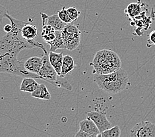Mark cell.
Returning a JSON list of instances; mask_svg holds the SVG:
<instances>
[{"label":"cell","instance_id":"obj_13","mask_svg":"<svg viewBox=\"0 0 155 137\" xmlns=\"http://www.w3.org/2000/svg\"><path fill=\"white\" fill-rule=\"evenodd\" d=\"M75 64L73 58L69 55H66L64 56L63 64L61 67V77H65L66 75L75 69Z\"/></svg>","mask_w":155,"mask_h":137},{"label":"cell","instance_id":"obj_11","mask_svg":"<svg viewBox=\"0 0 155 137\" xmlns=\"http://www.w3.org/2000/svg\"><path fill=\"white\" fill-rule=\"evenodd\" d=\"M64 60L63 52L56 53L55 51H50L49 54V60L51 65L56 70L58 75L60 77L61 72V67Z\"/></svg>","mask_w":155,"mask_h":137},{"label":"cell","instance_id":"obj_6","mask_svg":"<svg viewBox=\"0 0 155 137\" xmlns=\"http://www.w3.org/2000/svg\"><path fill=\"white\" fill-rule=\"evenodd\" d=\"M132 137H155V124L149 121H143L136 124L129 135Z\"/></svg>","mask_w":155,"mask_h":137},{"label":"cell","instance_id":"obj_16","mask_svg":"<svg viewBox=\"0 0 155 137\" xmlns=\"http://www.w3.org/2000/svg\"><path fill=\"white\" fill-rule=\"evenodd\" d=\"M31 96L33 98L44 99V100H50L51 99V95L44 84H39L37 88L32 92Z\"/></svg>","mask_w":155,"mask_h":137},{"label":"cell","instance_id":"obj_21","mask_svg":"<svg viewBox=\"0 0 155 137\" xmlns=\"http://www.w3.org/2000/svg\"><path fill=\"white\" fill-rule=\"evenodd\" d=\"M58 15L59 17L60 18V19L62 21H64V23H67V24H70V23H73V21L71 19V18L69 17L67 10H66V8L65 7H63L61 10L58 11Z\"/></svg>","mask_w":155,"mask_h":137},{"label":"cell","instance_id":"obj_12","mask_svg":"<svg viewBox=\"0 0 155 137\" xmlns=\"http://www.w3.org/2000/svg\"><path fill=\"white\" fill-rule=\"evenodd\" d=\"M21 35L26 40H34L38 36V29L35 25L26 23L21 28Z\"/></svg>","mask_w":155,"mask_h":137},{"label":"cell","instance_id":"obj_10","mask_svg":"<svg viewBox=\"0 0 155 137\" xmlns=\"http://www.w3.org/2000/svg\"><path fill=\"white\" fill-rule=\"evenodd\" d=\"M43 64L42 58L38 57H31L24 63L25 67L28 71L38 74Z\"/></svg>","mask_w":155,"mask_h":137},{"label":"cell","instance_id":"obj_8","mask_svg":"<svg viewBox=\"0 0 155 137\" xmlns=\"http://www.w3.org/2000/svg\"><path fill=\"white\" fill-rule=\"evenodd\" d=\"M40 14L41 15L42 21L45 22L46 24L51 25L55 29V31H61L64 30V28L68 24L60 19V18L59 17L58 14L53 15L50 17H48L46 13H40Z\"/></svg>","mask_w":155,"mask_h":137},{"label":"cell","instance_id":"obj_22","mask_svg":"<svg viewBox=\"0 0 155 137\" xmlns=\"http://www.w3.org/2000/svg\"><path fill=\"white\" fill-rule=\"evenodd\" d=\"M66 10H67L69 16L70 18H71V19L72 20L73 22L77 20V18H79L81 13L79 11H78L75 8V7H69V8L66 9Z\"/></svg>","mask_w":155,"mask_h":137},{"label":"cell","instance_id":"obj_26","mask_svg":"<svg viewBox=\"0 0 155 137\" xmlns=\"http://www.w3.org/2000/svg\"><path fill=\"white\" fill-rule=\"evenodd\" d=\"M3 30L6 33H9L12 31V24H6L4 28H3Z\"/></svg>","mask_w":155,"mask_h":137},{"label":"cell","instance_id":"obj_18","mask_svg":"<svg viewBox=\"0 0 155 137\" xmlns=\"http://www.w3.org/2000/svg\"><path fill=\"white\" fill-rule=\"evenodd\" d=\"M133 21L135 22L136 26H137L138 27L145 29V30L149 29L150 24L152 23V20H151L150 17H147L145 11L142 12L137 17L133 18Z\"/></svg>","mask_w":155,"mask_h":137},{"label":"cell","instance_id":"obj_7","mask_svg":"<svg viewBox=\"0 0 155 137\" xmlns=\"http://www.w3.org/2000/svg\"><path fill=\"white\" fill-rule=\"evenodd\" d=\"M87 117L94 121L101 133L112 127V125L108 121L104 113L97 111H91L87 112Z\"/></svg>","mask_w":155,"mask_h":137},{"label":"cell","instance_id":"obj_23","mask_svg":"<svg viewBox=\"0 0 155 137\" xmlns=\"http://www.w3.org/2000/svg\"><path fill=\"white\" fill-rule=\"evenodd\" d=\"M155 46V31H153L149 35V39L147 40V47H150Z\"/></svg>","mask_w":155,"mask_h":137},{"label":"cell","instance_id":"obj_5","mask_svg":"<svg viewBox=\"0 0 155 137\" xmlns=\"http://www.w3.org/2000/svg\"><path fill=\"white\" fill-rule=\"evenodd\" d=\"M42 60V66L38 74L40 77V79L45 80L46 82L56 87L65 88L69 91L72 90L73 87L69 81L64 77L59 76L56 70L51 65L49 60V54H48L47 51L44 52Z\"/></svg>","mask_w":155,"mask_h":137},{"label":"cell","instance_id":"obj_9","mask_svg":"<svg viewBox=\"0 0 155 137\" xmlns=\"http://www.w3.org/2000/svg\"><path fill=\"white\" fill-rule=\"evenodd\" d=\"M80 130L85 132L88 134L93 135L94 137L99 136L101 134L97 126L94 123V121L87 117L86 119H84L80 122Z\"/></svg>","mask_w":155,"mask_h":137},{"label":"cell","instance_id":"obj_3","mask_svg":"<svg viewBox=\"0 0 155 137\" xmlns=\"http://www.w3.org/2000/svg\"><path fill=\"white\" fill-rule=\"evenodd\" d=\"M91 65L93 67L94 74H109L121 67V61L115 51L102 50L96 54Z\"/></svg>","mask_w":155,"mask_h":137},{"label":"cell","instance_id":"obj_19","mask_svg":"<svg viewBox=\"0 0 155 137\" xmlns=\"http://www.w3.org/2000/svg\"><path fill=\"white\" fill-rule=\"evenodd\" d=\"M142 13V7L139 3H131L124 10V13L130 18H134Z\"/></svg>","mask_w":155,"mask_h":137},{"label":"cell","instance_id":"obj_20","mask_svg":"<svg viewBox=\"0 0 155 137\" xmlns=\"http://www.w3.org/2000/svg\"><path fill=\"white\" fill-rule=\"evenodd\" d=\"M121 136V130L119 126H114L101 132L99 136L101 137H120Z\"/></svg>","mask_w":155,"mask_h":137},{"label":"cell","instance_id":"obj_14","mask_svg":"<svg viewBox=\"0 0 155 137\" xmlns=\"http://www.w3.org/2000/svg\"><path fill=\"white\" fill-rule=\"evenodd\" d=\"M38 86L39 84L35 80V79L31 77H24L21 84L20 90L32 93Z\"/></svg>","mask_w":155,"mask_h":137},{"label":"cell","instance_id":"obj_2","mask_svg":"<svg viewBox=\"0 0 155 137\" xmlns=\"http://www.w3.org/2000/svg\"><path fill=\"white\" fill-rule=\"evenodd\" d=\"M94 81L100 89L110 94H117L127 88L129 76L122 68L109 74H94Z\"/></svg>","mask_w":155,"mask_h":137},{"label":"cell","instance_id":"obj_24","mask_svg":"<svg viewBox=\"0 0 155 137\" xmlns=\"http://www.w3.org/2000/svg\"><path fill=\"white\" fill-rule=\"evenodd\" d=\"M7 13H7V11L5 7L0 5V23H3V18L6 17V15Z\"/></svg>","mask_w":155,"mask_h":137},{"label":"cell","instance_id":"obj_1","mask_svg":"<svg viewBox=\"0 0 155 137\" xmlns=\"http://www.w3.org/2000/svg\"><path fill=\"white\" fill-rule=\"evenodd\" d=\"M6 18L11 22L12 31L0 38V50L18 55L23 50L39 47L44 52H46V48L42 44L35 41V40H26L22 36L21 28L27 22L16 19L9 13L6 15Z\"/></svg>","mask_w":155,"mask_h":137},{"label":"cell","instance_id":"obj_4","mask_svg":"<svg viewBox=\"0 0 155 137\" xmlns=\"http://www.w3.org/2000/svg\"><path fill=\"white\" fill-rule=\"evenodd\" d=\"M2 73L40 79L37 74L29 72L25 69L24 63L18 60L17 55L0 50V73Z\"/></svg>","mask_w":155,"mask_h":137},{"label":"cell","instance_id":"obj_25","mask_svg":"<svg viewBox=\"0 0 155 137\" xmlns=\"http://www.w3.org/2000/svg\"><path fill=\"white\" fill-rule=\"evenodd\" d=\"M75 136V137H94L93 135L88 134V133H87L85 132L81 131V130H80V129H79V131L76 133Z\"/></svg>","mask_w":155,"mask_h":137},{"label":"cell","instance_id":"obj_15","mask_svg":"<svg viewBox=\"0 0 155 137\" xmlns=\"http://www.w3.org/2000/svg\"><path fill=\"white\" fill-rule=\"evenodd\" d=\"M55 35H56V37L52 41L47 42V44H49L50 46V51H56L58 49H65L64 39H63L61 35V31H56Z\"/></svg>","mask_w":155,"mask_h":137},{"label":"cell","instance_id":"obj_17","mask_svg":"<svg viewBox=\"0 0 155 137\" xmlns=\"http://www.w3.org/2000/svg\"><path fill=\"white\" fill-rule=\"evenodd\" d=\"M42 31L41 32V36L43 40L46 43L52 41L55 38V29L51 25L46 24L45 22L42 21Z\"/></svg>","mask_w":155,"mask_h":137}]
</instances>
